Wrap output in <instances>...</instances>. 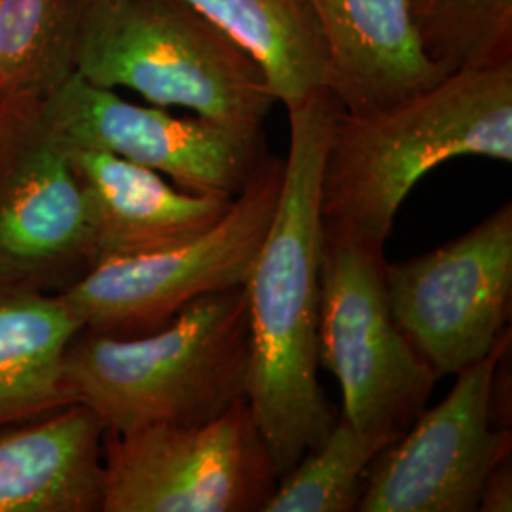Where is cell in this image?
Wrapping results in <instances>:
<instances>
[{"instance_id":"d6986e66","label":"cell","mask_w":512,"mask_h":512,"mask_svg":"<svg viewBox=\"0 0 512 512\" xmlns=\"http://www.w3.org/2000/svg\"><path fill=\"white\" fill-rule=\"evenodd\" d=\"M429 57L448 73L512 63V0H412Z\"/></svg>"},{"instance_id":"7c38bea8","label":"cell","mask_w":512,"mask_h":512,"mask_svg":"<svg viewBox=\"0 0 512 512\" xmlns=\"http://www.w3.org/2000/svg\"><path fill=\"white\" fill-rule=\"evenodd\" d=\"M327 44L325 90L349 114L391 109L448 73L425 52L412 0H310Z\"/></svg>"},{"instance_id":"4fadbf2b","label":"cell","mask_w":512,"mask_h":512,"mask_svg":"<svg viewBox=\"0 0 512 512\" xmlns=\"http://www.w3.org/2000/svg\"><path fill=\"white\" fill-rule=\"evenodd\" d=\"M65 148L86 198L92 268L190 241L217 224L234 200L188 192L167 183L164 175L105 150Z\"/></svg>"},{"instance_id":"2e32d148","label":"cell","mask_w":512,"mask_h":512,"mask_svg":"<svg viewBox=\"0 0 512 512\" xmlns=\"http://www.w3.org/2000/svg\"><path fill=\"white\" fill-rule=\"evenodd\" d=\"M255 59L287 109L325 88L329 54L310 0H186Z\"/></svg>"},{"instance_id":"ffe728a7","label":"cell","mask_w":512,"mask_h":512,"mask_svg":"<svg viewBox=\"0 0 512 512\" xmlns=\"http://www.w3.org/2000/svg\"><path fill=\"white\" fill-rule=\"evenodd\" d=\"M478 511L511 512L512 511V469L511 458L501 461L486 478L482 488Z\"/></svg>"},{"instance_id":"7a4b0ae2","label":"cell","mask_w":512,"mask_h":512,"mask_svg":"<svg viewBox=\"0 0 512 512\" xmlns=\"http://www.w3.org/2000/svg\"><path fill=\"white\" fill-rule=\"evenodd\" d=\"M463 156L512 162V63L450 74L391 109L336 107L323 158V232L384 251L410 190Z\"/></svg>"},{"instance_id":"ac0fdd59","label":"cell","mask_w":512,"mask_h":512,"mask_svg":"<svg viewBox=\"0 0 512 512\" xmlns=\"http://www.w3.org/2000/svg\"><path fill=\"white\" fill-rule=\"evenodd\" d=\"M391 442L355 429L338 414L329 435L277 478L260 512L357 511L368 467Z\"/></svg>"},{"instance_id":"6da1fadb","label":"cell","mask_w":512,"mask_h":512,"mask_svg":"<svg viewBox=\"0 0 512 512\" xmlns=\"http://www.w3.org/2000/svg\"><path fill=\"white\" fill-rule=\"evenodd\" d=\"M336 99L325 88L289 110L291 147L270 232L245 285L251 330L247 401L277 478L329 435L319 384L323 222L319 184Z\"/></svg>"},{"instance_id":"8992f818","label":"cell","mask_w":512,"mask_h":512,"mask_svg":"<svg viewBox=\"0 0 512 512\" xmlns=\"http://www.w3.org/2000/svg\"><path fill=\"white\" fill-rule=\"evenodd\" d=\"M384 270V251L323 232L319 368L340 384L355 429L397 440L439 376L397 325Z\"/></svg>"},{"instance_id":"9c48e42d","label":"cell","mask_w":512,"mask_h":512,"mask_svg":"<svg viewBox=\"0 0 512 512\" xmlns=\"http://www.w3.org/2000/svg\"><path fill=\"white\" fill-rule=\"evenodd\" d=\"M509 349L511 329L385 446L368 467L357 512L478 511L486 478L511 458V429L494 427L495 378Z\"/></svg>"},{"instance_id":"8fae6325","label":"cell","mask_w":512,"mask_h":512,"mask_svg":"<svg viewBox=\"0 0 512 512\" xmlns=\"http://www.w3.org/2000/svg\"><path fill=\"white\" fill-rule=\"evenodd\" d=\"M42 110L65 145L116 154L196 194L236 198L268 156L264 135L141 107L76 73L42 101Z\"/></svg>"},{"instance_id":"277c9868","label":"cell","mask_w":512,"mask_h":512,"mask_svg":"<svg viewBox=\"0 0 512 512\" xmlns=\"http://www.w3.org/2000/svg\"><path fill=\"white\" fill-rule=\"evenodd\" d=\"M76 74L243 135H264L275 103L255 59L186 0H92Z\"/></svg>"},{"instance_id":"e0dca14e","label":"cell","mask_w":512,"mask_h":512,"mask_svg":"<svg viewBox=\"0 0 512 512\" xmlns=\"http://www.w3.org/2000/svg\"><path fill=\"white\" fill-rule=\"evenodd\" d=\"M92 0H0V99L44 101L76 73Z\"/></svg>"},{"instance_id":"5bb4252c","label":"cell","mask_w":512,"mask_h":512,"mask_svg":"<svg viewBox=\"0 0 512 512\" xmlns=\"http://www.w3.org/2000/svg\"><path fill=\"white\" fill-rule=\"evenodd\" d=\"M103 439L82 403L0 427V512H103Z\"/></svg>"},{"instance_id":"3957f363","label":"cell","mask_w":512,"mask_h":512,"mask_svg":"<svg viewBox=\"0 0 512 512\" xmlns=\"http://www.w3.org/2000/svg\"><path fill=\"white\" fill-rule=\"evenodd\" d=\"M251 330L245 285L205 294L139 336L80 330L65 355L78 403L109 433L198 423L247 399Z\"/></svg>"},{"instance_id":"52a82bcc","label":"cell","mask_w":512,"mask_h":512,"mask_svg":"<svg viewBox=\"0 0 512 512\" xmlns=\"http://www.w3.org/2000/svg\"><path fill=\"white\" fill-rule=\"evenodd\" d=\"M103 458V512L262 511L277 484L247 399L198 423L105 431Z\"/></svg>"},{"instance_id":"5b68a950","label":"cell","mask_w":512,"mask_h":512,"mask_svg":"<svg viewBox=\"0 0 512 512\" xmlns=\"http://www.w3.org/2000/svg\"><path fill=\"white\" fill-rule=\"evenodd\" d=\"M283 173L285 160L268 154L209 230L156 253L97 264L59 296L84 330L139 336L205 294L247 285L279 205Z\"/></svg>"},{"instance_id":"30bf717a","label":"cell","mask_w":512,"mask_h":512,"mask_svg":"<svg viewBox=\"0 0 512 512\" xmlns=\"http://www.w3.org/2000/svg\"><path fill=\"white\" fill-rule=\"evenodd\" d=\"M384 272L397 325L439 378L458 374L509 329L512 203L429 253L385 260Z\"/></svg>"},{"instance_id":"ba28073f","label":"cell","mask_w":512,"mask_h":512,"mask_svg":"<svg viewBox=\"0 0 512 512\" xmlns=\"http://www.w3.org/2000/svg\"><path fill=\"white\" fill-rule=\"evenodd\" d=\"M90 268L86 198L42 101L0 99V287L61 293Z\"/></svg>"},{"instance_id":"9a60e30c","label":"cell","mask_w":512,"mask_h":512,"mask_svg":"<svg viewBox=\"0 0 512 512\" xmlns=\"http://www.w3.org/2000/svg\"><path fill=\"white\" fill-rule=\"evenodd\" d=\"M82 329L59 293L0 287V427L78 403L65 355Z\"/></svg>"}]
</instances>
